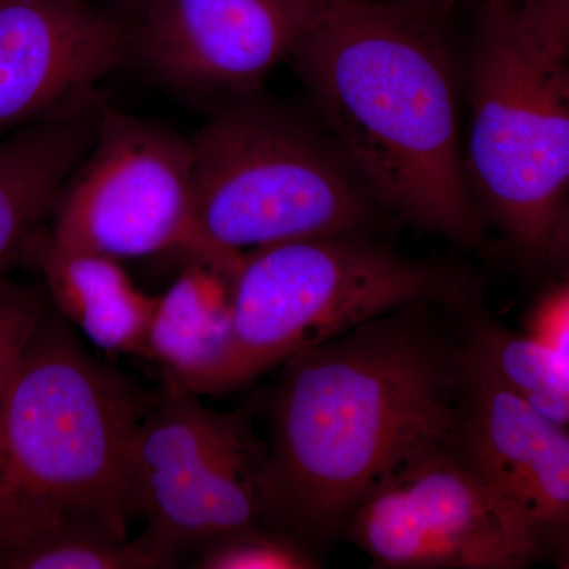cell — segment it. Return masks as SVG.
<instances>
[{
  "label": "cell",
  "mask_w": 569,
  "mask_h": 569,
  "mask_svg": "<svg viewBox=\"0 0 569 569\" xmlns=\"http://www.w3.org/2000/svg\"><path fill=\"white\" fill-rule=\"evenodd\" d=\"M451 309L402 307L283 362L266 408V526L326 545L392 468L459 436L466 340Z\"/></svg>",
  "instance_id": "obj_1"
},
{
  "label": "cell",
  "mask_w": 569,
  "mask_h": 569,
  "mask_svg": "<svg viewBox=\"0 0 569 569\" xmlns=\"http://www.w3.org/2000/svg\"><path fill=\"white\" fill-rule=\"evenodd\" d=\"M430 17L395 0H328L290 59L385 212L473 249L485 224L460 142L458 78Z\"/></svg>",
  "instance_id": "obj_2"
},
{
  "label": "cell",
  "mask_w": 569,
  "mask_h": 569,
  "mask_svg": "<svg viewBox=\"0 0 569 569\" xmlns=\"http://www.w3.org/2000/svg\"><path fill=\"white\" fill-rule=\"evenodd\" d=\"M141 417L50 302L0 402V550L66 530L129 539Z\"/></svg>",
  "instance_id": "obj_3"
},
{
  "label": "cell",
  "mask_w": 569,
  "mask_h": 569,
  "mask_svg": "<svg viewBox=\"0 0 569 569\" xmlns=\"http://www.w3.org/2000/svg\"><path fill=\"white\" fill-rule=\"evenodd\" d=\"M192 149L198 230L224 260L302 239L370 236L388 216L335 141L269 104L216 112Z\"/></svg>",
  "instance_id": "obj_4"
},
{
  "label": "cell",
  "mask_w": 569,
  "mask_h": 569,
  "mask_svg": "<svg viewBox=\"0 0 569 569\" xmlns=\"http://www.w3.org/2000/svg\"><path fill=\"white\" fill-rule=\"evenodd\" d=\"M470 301L467 284L445 266L406 257L370 236L302 239L252 250L233 276L228 391L392 310Z\"/></svg>",
  "instance_id": "obj_5"
},
{
  "label": "cell",
  "mask_w": 569,
  "mask_h": 569,
  "mask_svg": "<svg viewBox=\"0 0 569 569\" xmlns=\"http://www.w3.org/2000/svg\"><path fill=\"white\" fill-rule=\"evenodd\" d=\"M468 182L516 252L545 263L569 193V70L520 33L509 0H489L470 63Z\"/></svg>",
  "instance_id": "obj_6"
},
{
  "label": "cell",
  "mask_w": 569,
  "mask_h": 569,
  "mask_svg": "<svg viewBox=\"0 0 569 569\" xmlns=\"http://www.w3.org/2000/svg\"><path fill=\"white\" fill-rule=\"evenodd\" d=\"M250 408L212 410L167 381L142 413L132 448L130 485L142 537L176 559L217 539L266 526L261 475L266 445Z\"/></svg>",
  "instance_id": "obj_7"
},
{
  "label": "cell",
  "mask_w": 569,
  "mask_h": 569,
  "mask_svg": "<svg viewBox=\"0 0 569 569\" xmlns=\"http://www.w3.org/2000/svg\"><path fill=\"white\" fill-rule=\"evenodd\" d=\"M50 220L52 241L112 260L181 253L231 274L242 260H224L198 230L192 141L112 108Z\"/></svg>",
  "instance_id": "obj_8"
},
{
  "label": "cell",
  "mask_w": 569,
  "mask_h": 569,
  "mask_svg": "<svg viewBox=\"0 0 569 569\" xmlns=\"http://www.w3.org/2000/svg\"><path fill=\"white\" fill-rule=\"evenodd\" d=\"M342 533L373 568L522 569L537 548L479 477L459 436L433 441L385 475Z\"/></svg>",
  "instance_id": "obj_9"
},
{
  "label": "cell",
  "mask_w": 569,
  "mask_h": 569,
  "mask_svg": "<svg viewBox=\"0 0 569 569\" xmlns=\"http://www.w3.org/2000/svg\"><path fill=\"white\" fill-rule=\"evenodd\" d=\"M328 0H160L133 43L163 80L249 92L293 54Z\"/></svg>",
  "instance_id": "obj_10"
},
{
  "label": "cell",
  "mask_w": 569,
  "mask_h": 569,
  "mask_svg": "<svg viewBox=\"0 0 569 569\" xmlns=\"http://www.w3.org/2000/svg\"><path fill=\"white\" fill-rule=\"evenodd\" d=\"M463 340L460 447L542 559L569 518V430L542 417Z\"/></svg>",
  "instance_id": "obj_11"
},
{
  "label": "cell",
  "mask_w": 569,
  "mask_h": 569,
  "mask_svg": "<svg viewBox=\"0 0 569 569\" xmlns=\"http://www.w3.org/2000/svg\"><path fill=\"white\" fill-rule=\"evenodd\" d=\"M132 43L88 0H0V137L91 107Z\"/></svg>",
  "instance_id": "obj_12"
},
{
  "label": "cell",
  "mask_w": 569,
  "mask_h": 569,
  "mask_svg": "<svg viewBox=\"0 0 569 569\" xmlns=\"http://www.w3.org/2000/svg\"><path fill=\"white\" fill-rule=\"evenodd\" d=\"M93 104L0 137V277L28 257L96 137Z\"/></svg>",
  "instance_id": "obj_13"
},
{
  "label": "cell",
  "mask_w": 569,
  "mask_h": 569,
  "mask_svg": "<svg viewBox=\"0 0 569 569\" xmlns=\"http://www.w3.org/2000/svg\"><path fill=\"white\" fill-rule=\"evenodd\" d=\"M233 276L189 261L156 301L149 358L164 378L193 395L228 392L234 348Z\"/></svg>",
  "instance_id": "obj_14"
},
{
  "label": "cell",
  "mask_w": 569,
  "mask_h": 569,
  "mask_svg": "<svg viewBox=\"0 0 569 569\" xmlns=\"http://www.w3.org/2000/svg\"><path fill=\"white\" fill-rule=\"evenodd\" d=\"M44 228L26 260L43 276L51 306L100 350L149 358L157 298L142 293L121 261L58 244Z\"/></svg>",
  "instance_id": "obj_15"
},
{
  "label": "cell",
  "mask_w": 569,
  "mask_h": 569,
  "mask_svg": "<svg viewBox=\"0 0 569 569\" xmlns=\"http://www.w3.org/2000/svg\"><path fill=\"white\" fill-rule=\"evenodd\" d=\"M460 328L486 365L520 396H549L569 402V359L519 335L468 302Z\"/></svg>",
  "instance_id": "obj_16"
},
{
  "label": "cell",
  "mask_w": 569,
  "mask_h": 569,
  "mask_svg": "<svg viewBox=\"0 0 569 569\" xmlns=\"http://www.w3.org/2000/svg\"><path fill=\"white\" fill-rule=\"evenodd\" d=\"M178 561L142 535L130 541L86 530L54 531L0 550V569H162Z\"/></svg>",
  "instance_id": "obj_17"
},
{
  "label": "cell",
  "mask_w": 569,
  "mask_h": 569,
  "mask_svg": "<svg viewBox=\"0 0 569 569\" xmlns=\"http://www.w3.org/2000/svg\"><path fill=\"white\" fill-rule=\"evenodd\" d=\"M198 569H316L320 560L301 539L269 526L217 539L194 553Z\"/></svg>",
  "instance_id": "obj_18"
},
{
  "label": "cell",
  "mask_w": 569,
  "mask_h": 569,
  "mask_svg": "<svg viewBox=\"0 0 569 569\" xmlns=\"http://www.w3.org/2000/svg\"><path fill=\"white\" fill-rule=\"evenodd\" d=\"M50 299L39 290L0 277V402Z\"/></svg>",
  "instance_id": "obj_19"
},
{
  "label": "cell",
  "mask_w": 569,
  "mask_h": 569,
  "mask_svg": "<svg viewBox=\"0 0 569 569\" xmlns=\"http://www.w3.org/2000/svg\"><path fill=\"white\" fill-rule=\"evenodd\" d=\"M520 33L553 61L569 58V0H509Z\"/></svg>",
  "instance_id": "obj_20"
},
{
  "label": "cell",
  "mask_w": 569,
  "mask_h": 569,
  "mask_svg": "<svg viewBox=\"0 0 569 569\" xmlns=\"http://www.w3.org/2000/svg\"><path fill=\"white\" fill-rule=\"evenodd\" d=\"M523 328V335L569 359V276L539 296Z\"/></svg>",
  "instance_id": "obj_21"
},
{
  "label": "cell",
  "mask_w": 569,
  "mask_h": 569,
  "mask_svg": "<svg viewBox=\"0 0 569 569\" xmlns=\"http://www.w3.org/2000/svg\"><path fill=\"white\" fill-rule=\"evenodd\" d=\"M545 263L559 266L569 272V193L561 203L546 244Z\"/></svg>",
  "instance_id": "obj_22"
},
{
  "label": "cell",
  "mask_w": 569,
  "mask_h": 569,
  "mask_svg": "<svg viewBox=\"0 0 569 569\" xmlns=\"http://www.w3.org/2000/svg\"><path fill=\"white\" fill-rule=\"evenodd\" d=\"M545 557H548L557 568L569 569V518L550 535Z\"/></svg>",
  "instance_id": "obj_23"
},
{
  "label": "cell",
  "mask_w": 569,
  "mask_h": 569,
  "mask_svg": "<svg viewBox=\"0 0 569 569\" xmlns=\"http://www.w3.org/2000/svg\"><path fill=\"white\" fill-rule=\"evenodd\" d=\"M395 2L403 3V6L413 7V9L433 14L438 9H441L445 0H395Z\"/></svg>",
  "instance_id": "obj_24"
},
{
  "label": "cell",
  "mask_w": 569,
  "mask_h": 569,
  "mask_svg": "<svg viewBox=\"0 0 569 569\" xmlns=\"http://www.w3.org/2000/svg\"><path fill=\"white\" fill-rule=\"evenodd\" d=\"M126 6L132 7V9L140 10L142 14L146 13V11H149L152 9L153 6H157V3L160 2V0H122Z\"/></svg>",
  "instance_id": "obj_25"
},
{
  "label": "cell",
  "mask_w": 569,
  "mask_h": 569,
  "mask_svg": "<svg viewBox=\"0 0 569 569\" xmlns=\"http://www.w3.org/2000/svg\"><path fill=\"white\" fill-rule=\"evenodd\" d=\"M565 62H567V67H568V70H569V58Z\"/></svg>",
  "instance_id": "obj_26"
}]
</instances>
